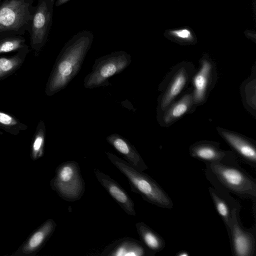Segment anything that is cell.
<instances>
[{
  "instance_id": "obj_1",
  "label": "cell",
  "mask_w": 256,
  "mask_h": 256,
  "mask_svg": "<svg viewBox=\"0 0 256 256\" xmlns=\"http://www.w3.org/2000/svg\"><path fill=\"white\" fill-rule=\"evenodd\" d=\"M93 40L92 33L84 30L73 36L65 44L46 84V95L52 96L64 89L78 74Z\"/></svg>"
},
{
  "instance_id": "obj_2",
  "label": "cell",
  "mask_w": 256,
  "mask_h": 256,
  "mask_svg": "<svg viewBox=\"0 0 256 256\" xmlns=\"http://www.w3.org/2000/svg\"><path fill=\"white\" fill-rule=\"evenodd\" d=\"M204 174L212 186L236 196L256 200V180L240 166L206 163Z\"/></svg>"
},
{
  "instance_id": "obj_3",
  "label": "cell",
  "mask_w": 256,
  "mask_h": 256,
  "mask_svg": "<svg viewBox=\"0 0 256 256\" xmlns=\"http://www.w3.org/2000/svg\"><path fill=\"white\" fill-rule=\"evenodd\" d=\"M106 154L111 162L126 178L132 192L140 194L144 200L158 207L172 208V200L154 180L112 153L108 152Z\"/></svg>"
},
{
  "instance_id": "obj_4",
  "label": "cell",
  "mask_w": 256,
  "mask_h": 256,
  "mask_svg": "<svg viewBox=\"0 0 256 256\" xmlns=\"http://www.w3.org/2000/svg\"><path fill=\"white\" fill-rule=\"evenodd\" d=\"M35 10L34 0H3L0 3V32H29Z\"/></svg>"
},
{
  "instance_id": "obj_5",
  "label": "cell",
  "mask_w": 256,
  "mask_h": 256,
  "mask_svg": "<svg viewBox=\"0 0 256 256\" xmlns=\"http://www.w3.org/2000/svg\"><path fill=\"white\" fill-rule=\"evenodd\" d=\"M52 188L68 202L80 200L85 192V182L78 164L68 160L60 164L50 182Z\"/></svg>"
},
{
  "instance_id": "obj_6",
  "label": "cell",
  "mask_w": 256,
  "mask_h": 256,
  "mask_svg": "<svg viewBox=\"0 0 256 256\" xmlns=\"http://www.w3.org/2000/svg\"><path fill=\"white\" fill-rule=\"evenodd\" d=\"M131 61L130 56L122 50L96 59L91 72L84 78V88L91 89L108 86V78L123 72Z\"/></svg>"
},
{
  "instance_id": "obj_7",
  "label": "cell",
  "mask_w": 256,
  "mask_h": 256,
  "mask_svg": "<svg viewBox=\"0 0 256 256\" xmlns=\"http://www.w3.org/2000/svg\"><path fill=\"white\" fill-rule=\"evenodd\" d=\"M54 5L51 0H38L35 6L29 33L30 44L36 54L48 40L52 25Z\"/></svg>"
},
{
  "instance_id": "obj_8",
  "label": "cell",
  "mask_w": 256,
  "mask_h": 256,
  "mask_svg": "<svg viewBox=\"0 0 256 256\" xmlns=\"http://www.w3.org/2000/svg\"><path fill=\"white\" fill-rule=\"evenodd\" d=\"M240 208L232 211V221L228 232L232 253L234 256H254L256 250V227L244 228L240 217Z\"/></svg>"
},
{
  "instance_id": "obj_9",
  "label": "cell",
  "mask_w": 256,
  "mask_h": 256,
  "mask_svg": "<svg viewBox=\"0 0 256 256\" xmlns=\"http://www.w3.org/2000/svg\"><path fill=\"white\" fill-rule=\"evenodd\" d=\"M94 174L98 182L128 215L136 216L134 204L128 192L114 180L98 169Z\"/></svg>"
},
{
  "instance_id": "obj_10",
  "label": "cell",
  "mask_w": 256,
  "mask_h": 256,
  "mask_svg": "<svg viewBox=\"0 0 256 256\" xmlns=\"http://www.w3.org/2000/svg\"><path fill=\"white\" fill-rule=\"evenodd\" d=\"M140 240L124 237L113 242L102 252V256H154Z\"/></svg>"
},
{
  "instance_id": "obj_11",
  "label": "cell",
  "mask_w": 256,
  "mask_h": 256,
  "mask_svg": "<svg viewBox=\"0 0 256 256\" xmlns=\"http://www.w3.org/2000/svg\"><path fill=\"white\" fill-rule=\"evenodd\" d=\"M192 157L204 163L218 162L226 164L240 166L236 156L210 144H199L190 148Z\"/></svg>"
},
{
  "instance_id": "obj_12",
  "label": "cell",
  "mask_w": 256,
  "mask_h": 256,
  "mask_svg": "<svg viewBox=\"0 0 256 256\" xmlns=\"http://www.w3.org/2000/svg\"><path fill=\"white\" fill-rule=\"evenodd\" d=\"M56 226V224L52 219L46 220L30 236L14 254L35 255L51 237Z\"/></svg>"
},
{
  "instance_id": "obj_13",
  "label": "cell",
  "mask_w": 256,
  "mask_h": 256,
  "mask_svg": "<svg viewBox=\"0 0 256 256\" xmlns=\"http://www.w3.org/2000/svg\"><path fill=\"white\" fill-rule=\"evenodd\" d=\"M208 192L216 210L222 220L228 232L232 221L233 210L240 208L241 206L228 192L213 186H209Z\"/></svg>"
},
{
  "instance_id": "obj_14",
  "label": "cell",
  "mask_w": 256,
  "mask_h": 256,
  "mask_svg": "<svg viewBox=\"0 0 256 256\" xmlns=\"http://www.w3.org/2000/svg\"><path fill=\"white\" fill-rule=\"evenodd\" d=\"M106 140L124 160L134 168L140 172L148 168L135 147L126 138L118 134H112L108 136Z\"/></svg>"
},
{
  "instance_id": "obj_15",
  "label": "cell",
  "mask_w": 256,
  "mask_h": 256,
  "mask_svg": "<svg viewBox=\"0 0 256 256\" xmlns=\"http://www.w3.org/2000/svg\"><path fill=\"white\" fill-rule=\"evenodd\" d=\"M222 134L244 162L254 168H256V150L252 144L244 138L229 132H222Z\"/></svg>"
},
{
  "instance_id": "obj_16",
  "label": "cell",
  "mask_w": 256,
  "mask_h": 256,
  "mask_svg": "<svg viewBox=\"0 0 256 256\" xmlns=\"http://www.w3.org/2000/svg\"><path fill=\"white\" fill-rule=\"evenodd\" d=\"M136 227L140 241L150 252L156 254L166 246L164 239L144 222L136 223Z\"/></svg>"
},
{
  "instance_id": "obj_17",
  "label": "cell",
  "mask_w": 256,
  "mask_h": 256,
  "mask_svg": "<svg viewBox=\"0 0 256 256\" xmlns=\"http://www.w3.org/2000/svg\"><path fill=\"white\" fill-rule=\"evenodd\" d=\"M28 51V46L12 56L0 57V80L12 74L20 67Z\"/></svg>"
},
{
  "instance_id": "obj_18",
  "label": "cell",
  "mask_w": 256,
  "mask_h": 256,
  "mask_svg": "<svg viewBox=\"0 0 256 256\" xmlns=\"http://www.w3.org/2000/svg\"><path fill=\"white\" fill-rule=\"evenodd\" d=\"M28 46L23 35L10 32H0V54L18 52Z\"/></svg>"
},
{
  "instance_id": "obj_19",
  "label": "cell",
  "mask_w": 256,
  "mask_h": 256,
  "mask_svg": "<svg viewBox=\"0 0 256 256\" xmlns=\"http://www.w3.org/2000/svg\"><path fill=\"white\" fill-rule=\"evenodd\" d=\"M210 68V64L204 60L200 71L194 78V102L196 103L200 102L204 98Z\"/></svg>"
},
{
  "instance_id": "obj_20",
  "label": "cell",
  "mask_w": 256,
  "mask_h": 256,
  "mask_svg": "<svg viewBox=\"0 0 256 256\" xmlns=\"http://www.w3.org/2000/svg\"><path fill=\"white\" fill-rule=\"evenodd\" d=\"M46 128L42 121L39 122L34 134L31 148V156L36 160L41 158L44 152Z\"/></svg>"
},
{
  "instance_id": "obj_21",
  "label": "cell",
  "mask_w": 256,
  "mask_h": 256,
  "mask_svg": "<svg viewBox=\"0 0 256 256\" xmlns=\"http://www.w3.org/2000/svg\"><path fill=\"white\" fill-rule=\"evenodd\" d=\"M186 82V76L184 70H180L174 78L162 102V108L164 110L174 98L181 91Z\"/></svg>"
},
{
  "instance_id": "obj_22",
  "label": "cell",
  "mask_w": 256,
  "mask_h": 256,
  "mask_svg": "<svg viewBox=\"0 0 256 256\" xmlns=\"http://www.w3.org/2000/svg\"><path fill=\"white\" fill-rule=\"evenodd\" d=\"M27 126L13 116L0 111V130L12 134H18Z\"/></svg>"
},
{
  "instance_id": "obj_23",
  "label": "cell",
  "mask_w": 256,
  "mask_h": 256,
  "mask_svg": "<svg viewBox=\"0 0 256 256\" xmlns=\"http://www.w3.org/2000/svg\"><path fill=\"white\" fill-rule=\"evenodd\" d=\"M191 98L190 95L184 96L168 111L164 118V122L169 123L183 115L188 110Z\"/></svg>"
},
{
  "instance_id": "obj_24",
  "label": "cell",
  "mask_w": 256,
  "mask_h": 256,
  "mask_svg": "<svg viewBox=\"0 0 256 256\" xmlns=\"http://www.w3.org/2000/svg\"><path fill=\"white\" fill-rule=\"evenodd\" d=\"M173 35L182 38H189L192 36L190 32L186 30H181L172 32Z\"/></svg>"
},
{
  "instance_id": "obj_25",
  "label": "cell",
  "mask_w": 256,
  "mask_h": 256,
  "mask_svg": "<svg viewBox=\"0 0 256 256\" xmlns=\"http://www.w3.org/2000/svg\"><path fill=\"white\" fill-rule=\"evenodd\" d=\"M176 256H189L190 254L186 250H180L176 254Z\"/></svg>"
},
{
  "instance_id": "obj_26",
  "label": "cell",
  "mask_w": 256,
  "mask_h": 256,
  "mask_svg": "<svg viewBox=\"0 0 256 256\" xmlns=\"http://www.w3.org/2000/svg\"><path fill=\"white\" fill-rule=\"evenodd\" d=\"M69 0H57L55 3V5L56 6H58L67 2Z\"/></svg>"
},
{
  "instance_id": "obj_27",
  "label": "cell",
  "mask_w": 256,
  "mask_h": 256,
  "mask_svg": "<svg viewBox=\"0 0 256 256\" xmlns=\"http://www.w3.org/2000/svg\"><path fill=\"white\" fill-rule=\"evenodd\" d=\"M54 0H51V1H52V2H54Z\"/></svg>"
},
{
  "instance_id": "obj_28",
  "label": "cell",
  "mask_w": 256,
  "mask_h": 256,
  "mask_svg": "<svg viewBox=\"0 0 256 256\" xmlns=\"http://www.w3.org/2000/svg\"><path fill=\"white\" fill-rule=\"evenodd\" d=\"M2 134V132L0 131V134Z\"/></svg>"
},
{
  "instance_id": "obj_29",
  "label": "cell",
  "mask_w": 256,
  "mask_h": 256,
  "mask_svg": "<svg viewBox=\"0 0 256 256\" xmlns=\"http://www.w3.org/2000/svg\"><path fill=\"white\" fill-rule=\"evenodd\" d=\"M0 2H1V0H0Z\"/></svg>"
}]
</instances>
